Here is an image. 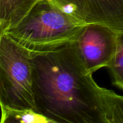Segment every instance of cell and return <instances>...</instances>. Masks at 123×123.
<instances>
[{"label":"cell","mask_w":123,"mask_h":123,"mask_svg":"<svg viewBox=\"0 0 123 123\" xmlns=\"http://www.w3.org/2000/svg\"><path fill=\"white\" fill-rule=\"evenodd\" d=\"M80 21L99 23L123 31V0H52Z\"/></svg>","instance_id":"5"},{"label":"cell","mask_w":123,"mask_h":123,"mask_svg":"<svg viewBox=\"0 0 123 123\" xmlns=\"http://www.w3.org/2000/svg\"><path fill=\"white\" fill-rule=\"evenodd\" d=\"M117 33L109 26L87 23L76 42L83 61L92 74L108 67L117 50Z\"/></svg>","instance_id":"4"},{"label":"cell","mask_w":123,"mask_h":123,"mask_svg":"<svg viewBox=\"0 0 123 123\" xmlns=\"http://www.w3.org/2000/svg\"><path fill=\"white\" fill-rule=\"evenodd\" d=\"M1 105V123H50L42 115L32 109H14Z\"/></svg>","instance_id":"7"},{"label":"cell","mask_w":123,"mask_h":123,"mask_svg":"<svg viewBox=\"0 0 123 123\" xmlns=\"http://www.w3.org/2000/svg\"><path fill=\"white\" fill-rule=\"evenodd\" d=\"M107 68L110 71L113 84L123 90V31L117 33V50Z\"/></svg>","instance_id":"9"},{"label":"cell","mask_w":123,"mask_h":123,"mask_svg":"<svg viewBox=\"0 0 123 123\" xmlns=\"http://www.w3.org/2000/svg\"><path fill=\"white\" fill-rule=\"evenodd\" d=\"M85 25L52 0H40L17 25L4 34L30 51H45L76 43Z\"/></svg>","instance_id":"2"},{"label":"cell","mask_w":123,"mask_h":123,"mask_svg":"<svg viewBox=\"0 0 123 123\" xmlns=\"http://www.w3.org/2000/svg\"><path fill=\"white\" fill-rule=\"evenodd\" d=\"M0 105L35 110L30 50L0 35Z\"/></svg>","instance_id":"3"},{"label":"cell","mask_w":123,"mask_h":123,"mask_svg":"<svg viewBox=\"0 0 123 123\" xmlns=\"http://www.w3.org/2000/svg\"><path fill=\"white\" fill-rule=\"evenodd\" d=\"M107 123H123V97L112 90L102 88Z\"/></svg>","instance_id":"8"},{"label":"cell","mask_w":123,"mask_h":123,"mask_svg":"<svg viewBox=\"0 0 123 123\" xmlns=\"http://www.w3.org/2000/svg\"><path fill=\"white\" fill-rule=\"evenodd\" d=\"M35 111L50 123H107L102 87L94 81L76 43L30 51Z\"/></svg>","instance_id":"1"},{"label":"cell","mask_w":123,"mask_h":123,"mask_svg":"<svg viewBox=\"0 0 123 123\" xmlns=\"http://www.w3.org/2000/svg\"><path fill=\"white\" fill-rule=\"evenodd\" d=\"M40 0H0V35L17 25Z\"/></svg>","instance_id":"6"}]
</instances>
